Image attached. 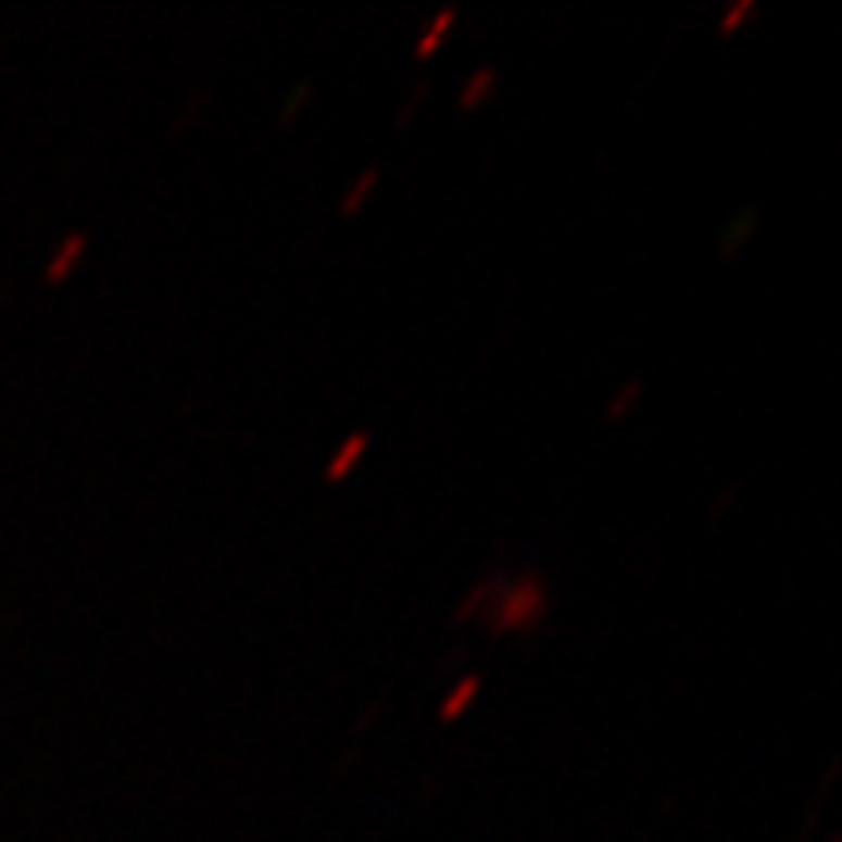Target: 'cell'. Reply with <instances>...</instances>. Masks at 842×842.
<instances>
[{
    "label": "cell",
    "mask_w": 842,
    "mask_h": 842,
    "mask_svg": "<svg viewBox=\"0 0 842 842\" xmlns=\"http://www.w3.org/2000/svg\"><path fill=\"white\" fill-rule=\"evenodd\" d=\"M550 608V589L542 581L539 569H527L519 578H503L500 589L492 593L483 620H488V636H530L546 620Z\"/></svg>",
    "instance_id": "cell-1"
},
{
    "label": "cell",
    "mask_w": 842,
    "mask_h": 842,
    "mask_svg": "<svg viewBox=\"0 0 842 842\" xmlns=\"http://www.w3.org/2000/svg\"><path fill=\"white\" fill-rule=\"evenodd\" d=\"M456 20H461V9H456V4H445V9H437L433 16L426 20V28L417 32L414 55H417V59H433L437 51H441V48L449 43V36H453V28H456Z\"/></svg>",
    "instance_id": "cell-2"
},
{
    "label": "cell",
    "mask_w": 842,
    "mask_h": 842,
    "mask_svg": "<svg viewBox=\"0 0 842 842\" xmlns=\"http://www.w3.org/2000/svg\"><path fill=\"white\" fill-rule=\"evenodd\" d=\"M367 449H370V433H367V429H355V433H348V437H343V445L331 453L328 468H324V480H328V483L348 480V476L355 473V464L367 456Z\"/></svg>",
    "instance_id": "cell-3"
},
{
    "label": "cell",
    "mask_w": 842,
    "mask_h": 842,
    "mask_svg": "<svg viewBox=\"0 0 842 842\" xmlns=\"http://www.w3.org/2000/svg\"><path fill=\"white\" fill-rule=\"evenodd\" d=\"M86 247H90V235H86V230H75V235H66L63 242L55 247V254H51V262H48V281H51V285L66 281V277H71V269H75V265L83 262Z\"/></svg>",
    "instance_id": "cell-4"
},
{
    "label": "cell",
    "mask_w": 842,
    "mask_h": 842,
    "mask_svg": "<svg viewBox=\"0 0 842 842\" xmlns=\"http://www.w3.org/2000/svg\"><path fill=\"white\" fill-rule=\"evenodd\" d=\"M500 90V71L495 66H476L473 75L461 83V110H480V105L492 102V95Z\"/></svg>",
    "instance_id": "cell-5"
},
{
    "label": "cell",
    "mask_w": 842,
    "mask_h": 842,
    "mask_svg": "<svg viewBox=\"0 0 842 842\" xmlns=\"http://www.w3.org/2000/svg\"><path fill=\"white\" fill-rule=\"evenodd\" d=\"M480 687H483L480 675H464L453 691L437 702V718H441V721H456L464 711H473V702L480 699Z\"/></svg>",
    "instance_id": "cell-6"
},
{
    "label": "cell",
    "mask_w": 842,
    "mask_h": 842,
    "mask_svg": "<svg viewBox=\"0 0 842 842\" xmlns=\"http://www.w3.org/2000/svg\"><path fill=\"white\" fill-rule=\"evenodd\" d=\"M379 180H382V168L379 164H370V168H363L355 180L343 188V199H340V215H360L363 208H367V199L379 191Z\"/></svg>",
    "instance_id": "cell-7"
},
{
    "label": "cell",
    "mask_w": 842,
    "mask_h": 842,
    "mask_svg": "<svg viewBox=\"0 0 842 842\" xmlns=\"http://www.w3.org/2000/svg\"><path fill=\"white\" fill-rule=\"evenodd\" d=\"M640 402H644V379H640V375H632V379H625L620 387L613 390V398H608V410H605V422H625V417L632 414Z\"/></svg>",
    "instance_id": "cell-8"
},
{
    "label": "cell",
    "mask_w": 842,
    "mask_h": 842,
    "mask_svg": "<svg viewBox=\"0 0 842 842\" xmlns=\"http://www.w3.org/2000/svg\"><path fill=\"white\" fill-rule=\"evenodd\" d=\"M503 574H488L483 581H476L468 593H464L461 608H456V620H468V616H483V608H488V601H492V593L500 589Z\"/></svg>",
    "instance_id": "cell-9"
},
{
    "label": "cell",
    "mask_w": 842,
    "mask_h": 842,
    "mask_svg": "<svg viewBox=\"0 0 842 842\" xmlns=\"http://www.w3.org/2000/svg\"><path fill=\"white\" fill-rule=\"evenodd\" d=\"M753 16H757V0H733V4L718 16V36H733V32H738L741 24H749Z\"/></svg>",
    "instance_id": "cell-10"
},
{
    "label": "cell",
    "mask_w": 842,
    "mask_h": 842,
    "mask_svg": "<svg viewBox=\"0 0 842 842\" xmlns=\"http://www.w3.org/2000/svg\"><path fill=\"white\" fill-rule=\"evenodd\" d=\"M313 95H316L313 83H301V86H297L293 95H289V102L281 105V114H277V117H281V125H293V122H297V114H301L304 105L313 102Z\"/></svg>",
    "instance_id": "cell-11"
},
{
    "label": "cell",
    "mask_w": 842,
    "mask_h": 842,
    "mask_svg": "<svg viewBox=\"0 0 842 842\" xmlns=\"http://www.w3.org/2000/svg\"><path fill=\"white\" fill-rule=\"evenodd\" d=\"M426 90L429 86L426 83H417L414 90H410V102L402 105V114H398V125H406V122H414V114H417V105L426 102Z\"/></svg>",
    "instance_id": "cell-12"
}]
</instances>
